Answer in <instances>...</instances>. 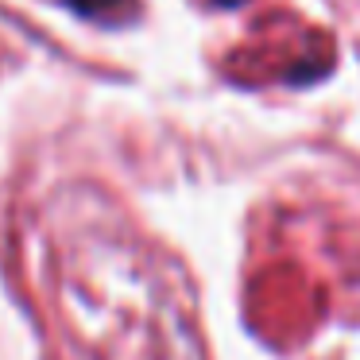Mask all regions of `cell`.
Returning <instances> with one entry per match:
<instances>
[{
  "label": "cell",
  "mask_w": 360,
  "mask_h": 360,
  "mask_svg": "<svg viewBox=\"0 0 360 360\" xmlns=\"http://www.w3.org/2000/svg\"><path fill=\"white\" fill-rule=\"evenodd\" d=\"M78 12H86V16H101V12L117 8V4H124V0H70Z\"/></svg>",
  "instance_id": "1"
}]
</instances>
